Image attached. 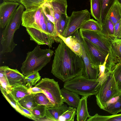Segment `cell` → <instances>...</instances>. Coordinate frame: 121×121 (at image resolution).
I'll return each instance as SVG.
<instances>
[{"instance_id":"41","label":"cell","mask_w":121,"mask_h":121,"mask_svg":"<svg viewBox=\"0 0 121 121\" xmlns=\"http://www.w3.org/2000/svg\"><path fill=\"white\" fill-rule=\"evenodd\" d=\"M17 103L19 108L27 115L28 118L34 120L38 121L37 119L30 110L22 106L17 101Z\"/></svg>"},{"instance_id":"32","label":"cell","mask_w":121,"mask_h":121,"mask_svg":"<svg viewBox=\"0 0 121 121\" xmlns=\"http://www.w3.org/2000/svg\"><path fill=\"white\" fill-rule=\"evenodd\" d=\"M68 109L59 117L58 121H73L77 109L69 106Z\"/></svg>"},{"instance_id":"7","label":"cell","mask_w":121,"mask_h":121,"mask_svg":"<svg viewBox=\"0 0 121 121\" xmlns=\"http://www.w3.org/2000/svg\"><path fill=\"white\" fill-rule=\"evenodd\" d=\"M22 25L37 29L51 36L48 32L44 14L41 7L23 12Z\"/></svg>"},{"instance_id":"40","label":"cell","mask_w":121,"mask_h":121,"mask_svg":"<svg viewBox=\"0 0 121 121\" xmlns=\"http://www.w3.org/2000/svg\"><path fill=\"white\" fill-rule=\"evenodd\" d=\"M114 37L118 38H121V19L114 25Z\"/></svg>"},{"instance_id":"31","label":"cell","mask_w":121,"mask_h":121,"mask_svg":"<svg viewBox=\"0 0 121 121\" xmlns=\"http://www.w3.org/2000/svg\"><path fill=\"white\" fill-rule=\"evenodd\" d=\"M36 102L38 105L45 106L46 107L54 106L53 105L45 94L42 92L34 94Z\"/></svg>"},{"instance_id":"34","label":"cell","mask_w":121,"mask_h":121,"mask_svg":"<svg viewBox=\"0 0 121 121\" xmlns=\"http://www.w3.org/2000/svg\"><path fill=\"white\" fill-rule=\"evenodd\" d=\"M102 11V20L106 18L115 0H99Z\"/></svg>"},{"instance_id":"35","label":"cell","mask_w":121,"mask_h":121,"mask_svg":"<svg viewBox=\"0 0 121 121\" xmlns=\"http://www.w3.org/2000/svg\"><path fill=\"white\" fill-rule=\"evenodd\" d=\"M0 90L4 97L11 105L18 112L22 115L28 118L27 115L19 108L17 102L14 99L10 94H8L2 90Z\"/></svg>"},{"instance_id":"5","label":"cell","mask_w":121,"mask_h":121,"mask_svg":"<svg viewBox=\"0 0 121 121\" xmlns=\"http://www.w3.org/2000/svg\"><path fill=\"white\" fill-rule=\"evenodd\" d=\"M103 79L99 78L95 80L89 79L81 75L64 82V88L82 96L95 95Z\"/></svg>"},{"instance_id":"37","label":"cell","mask_w":121,"mask_h":121,"mask_svg":"<svg viewBox=\"0 0 121 121\" xmlns=\"http://www.w3.org/2000/svg\"><path fill=\"white\" fill-rule=\"evenodd\" d=\"M41 77L38 72H35L25 76L26 86L29 88L35 85L41 79Z\"/></svg>"},{"instance_id":"17","label":"cell","mask_w":121,"mask_h":121,"mask_svg":"<svg viewBox=\"0 0 121 121\" xmlns=\"http://www.w3.org/2000/svg\"><path fill=\"white\" fill-rule=\"evenodd\" d=\"M65 104L57 106L46 107L45 117L46 121H58L59 117L68 108Z\"/></svg>"},{"instance_id":"46","label":"cell","mask_w":121,"mask_h":121,"mask_svg":"<svg viewBox=\"0 0 121 121\" xmlns=\"http://www.w3.org/2000/svg\"><path fill=\"white\" fill-rule=\"evenodd\" d=\"M121 95V93H120L119 94V95Z\"/></svg>"},{"instance_id":"14","label":"cell","mask_w":121,"mask_h":121,"mask_svg":"<svg viewBox=\"0 0 121 121\" xmlns=\"http://www.w3.org/2000/svg\"><path fill=\"white\" fill-rule=\"evenodd\" d=\"M78 30L76 31L72 35L65 37L58 34L60 37L68 47L77 55L82 57L83 50L80 40L78 37Z\"/></svg>"},{"instance_id":"18","label":"cell","mask_w":121,"mask_h":121,"mask_svg":"<svg viewBox=\"0 0 121 121\" xmlns=\"http://www.w3.org/2000/svg\"><path fill=\"white\" fill-rule=\"evenodd\" d=\"M61 90L64 102L70 106L77 108L81 99L79 95L64 88Z\"/></svg>"},{"instance_id":"25","label":"cell","mask_w":121,"mask_h":121,"mask_svg":"<svg viewBox=\"0 0 121 121\" xmlns=\"http://www.w3.org/2000/svg\"><path fill=\"white\" fill-rule=\"evenodd\" d=\"M80 29L97 32H101L102 28L101 25L98 21L93 19H90L82 25Z\"/></svg>"},{"instance_id":"15","label":"cell","mask_w":121,"mask_h":121,"mask_svg":"<svg viewBox=\"0 0 121 121\" xmlns=\"http://www.w3.org/2000/svg\"><path fill=\"white\" fill-rule=\"evenodd\" d=\"M79 34L78 37L83 50L82 55V57L83 58L85 67V70L83 75L89 79H97L98 78L99 73V66L94 65L91 64L85 53L81 41V37Z\"/></svg>"},{"instance_id":"11","label":"cell","mask_w":121,"mask_h":121,"mask_svg":"<svg viewBox=\"0 0 121 121\" xmlns=\"http://www.w3.org/2000/svg\"><path fill=\"white\" fill-rule=\"evenodd\" d=\"M20 4L19 2L4 1L0 5V27L4 28L9 18Z\"/></svg>"},{"instance_id":"4","label":"cell","mask_w":121,"mask_h":121,"mask_svg":"<svg viewBox=\"0 0 121 121\" xmlns=\"http://www.w3.org/2000/svg\"><path fill=\"white\" fill-rule=\"evenodd\" d=\"M79 32L81 38L88 40L106 53L109 54L107 68L111 69L115 65L112 48V41L115 37L108 36L102 32L80 29Z\"/></svg>"},{"instance_id":"20","label":"cell","mask_w":121,"mask_h":121,"mask_svg":"<svg viewBox=\"0 0 121 121\" xmlns=\"http://www.w3.org/2000/svg\"><path fill=\"white\" fill-rule=\"evenodd\" d=\"M103 110L112 115L116 114L121 112V95L110 100Z\"/></svg>"},{"instance_id":"2","label":"cell","mask_w":121,"mask_h":121,"mask_svg":"<svg viewBox=\"0 0 121 121\" xmlns=\"http://www.w3.org/2000/svg\"><path fill=\"white\" fill-rule=\"evenodd\" d=\"M54 52L50 48L42 49L37 45L27 53L21 68L22 73L26 76L41 70L50 62Z\"/></svg>"},{"instance_id":"3","label":"cell","mask_w":121,"mask_h":121,"mask_svg":"<svg viewBox=\"0 0 121 121\" xmlns=\"http://www.w3.org/2000/svg\"><path fill=\"white\" fill-rule=\"evenodd\" d=\"M24 8L22 4L19 5L9 18L2 31L0 41L2 47L0 53L2 54L12 52L17 45L14 41V34L22 23Z\"/></svg>"},{"instance_id":"33","label":"cell","mask_w":121,"mask_h":121,"mask_svg":"<svg viewBox=\"0 0 121 121\" xmlns=\"http://www.w3.org/2000/svg\"><path fill=\"white\" fill-rule=\"evenodd\" d=\"M44 15L48 32L55 42L60 43L62 40L57 35L54 24L50 21L44 14Z\"/></svg>"},{"instance_id":"19","label":"cell","mask_w":121,"mask_h":121,"mask_svg":"<svg viewBox=\"0 0 121 121\" xmlns=\"http://www.w3.org/2000/svg\"><path fill=\"white\" fill-rule=\"evenodd\" d=\"M88 96H82L77 108V120L78 121H86L90 116L88 111L87 99Z\"/></svg>"},{"instance_id":"44","label":"cell","mask_w":121,"mask_h":121,"mask_svg":"<svg viewBox=\"0 0 121 121\" xmlns=\"http://www.w3.org/2000/svg\"><path fill=\"white\" fill-rule=\"evenodd\" d=\"M5 1H13L15 2H19V1L18 0H3Z\"/></svg>"},{"instance_id":"38","label":"cell","mask_w":121,"mask_h":121,"mask_svg":"<svg viewBox=\"0 0 121 121\" xmlns=\"http://www.w3.org/2000/svg\"><path fill=\"white\" fill-rule=\"evenodd\" d=\"M37 119L38 121L44 117L46 113V107L44 105H38L30 111Z\"/></svg>"},{"instance_id":"12","label":"cell","mask_w":121,"mask_h":121,"mask_svg":"<svg viewBox=\"0 0 121 121\" xmlns=\"http://www.w3.org/2000/svg\"><path fill=\"white\" fill-rule=\"evenodd\" d=\"M26 30L31 40L34 41L38 45H45L50 48L52 47L55 41L51 36L33 28H26Z\"/></svg>"},{"instance_id":"13","label":"cell","mask_w":121,"mask_h":121,"mask_svg":"<svg viewBox=\"0 0 121 121\" xmlns=\"http://www.w3.org/2000/svg\"><path fill=\"white\" fill-rule=\"evenodd\" d=\"M49 2L53 9L54 19V26L57 35L59 33L60 16L62 14H67L66 0H50Z\"/></svg>"},{"instance_id":"28","label":"cell","mask_w":121,"mask_h":121,"mask_svg":"<svg viewBox=\"0 0 121 121\" xmlns=\"http://www.w3.org/2000/svg\"><path fill=\"white\" fill-rule=\"evenodd\" d=\"M0 90L8 94L10 93L12 87L9 83L3 66L0 67Z\"/></svg>"},{"instance_id":"1","label":"cell","mask_w":121,"mask_h":121,"mask_svg":"<svg viewBox=\"0 0 121 121\" xmlns=\"http://www.w3.org/2000/svg\"><path fill=\"white\" fill-rule=\"evenodd\" d=\"M85 69L82 57L70 49L62 41L55 49L51 73L65 82L83 75Z\"/></svg>"},{"instance_id":"24","label":"cell","mask_w":121,"mask_h":121,"mask_svg":"<svg viewBox=\"0 0 121 121\" xmlns=\"http://www.w3.org/2000/svg\"><path fill=\"white\" fill-rule=\"evenodd\" d=\"M17 102L22 106L30 111L38 105L34 94H32L26 96Z\"/></svg>"},{"instance_id":"42","label":"cell","mask_w":121,"mask_h":121,"mask_svg":"<svg viewBox=\"0 0 121 121\" xmlns=\"http://www.w3.org/2000/svg\"><path fill=\"white\" fill-rule=\"evenodd\" d=\"M108 56L109 54L107 56L105 60L104 63L99 65V73L98 75V78L102 76L104 73L106 68L107 61Z\"/></svg>"},{"instance_id":"6","label":"cell","mask_w":121,"mask_h":121,"mask_svg":"<svg viewBox=\"0 0 121 121\" xmlns=\"http://www.w3.org/2000/svg\"><path fill=\"white\" fill-rule=\"evenodd\" d=\"M119 94L112 70L106 69L100 86L95 95L97 104L103 110L108 103Z\"/></svg>"},{"instance_id":"43","label":"cell","mask_w":121,"mask_h":121,"mask_svg":"<svg viewBox=\"0 0 121 121\" xmlns=\"http://www.w3.org/2000/svg\"><path fill=\"white\" fill-rule=\"evenodd\" d=\"M30 89L31 94H33L41 92L43 93V91L40 88L35 86L32 87L30 88Z\"/></svg>"},{"instance_id":"8","label":"cell","mask_w":121,"mask_h":121,"mask_svg":"<svg viewBox=\"0 0 121 121\" xmlns=\"http://www.w3.org/2000/svg\"><path fill=\"white\" fill-rule=\"evenodd\" d=\"M40 88L54 106L64 104V98L62 95L58 82L53 79L45 78H42L35 85Z\"/></svg>"},{"instance_id":"36","label":"cell","mask_w":121,"mask_h":121,"mask_svg":"<svg viewBox=\"0 0 121 121\" xmlns=\"http://www.w3.org/2000/svg\"><path fill=\"white\" fill-rule=\"evenodd\" d=\"M111 70L112 71L120 94L121 93V63H119L116 64Z\"/></svg>"},{"instance_id":"26","label":"cell","mask_w":121,"mask_h":121,"mask_svg":"<svg viewBox=\"0 0 121 121\" xmlns=\"http://www.w3.org/2000/svg\"><path fill=\"white\" fill-rule=\"evenodd\" d=\"M87 121H121V114L104 116L96 113L93 116H90Z\"/></svg>"},{"instance_id":"16","label":"cell","mask_w":121,"mask_h":121,"mask_svg":"<svg viewBox=\"0 0 121 121\" xmlns=\"http://www.w3.org/2000/svg\"><path fill=\"white\" fill-rule=\"evenodd\" d=\"M7 78L10 86L12 87L26 84L25 77L23 74L17 69H12L8 66H3Z\"/></svg>"},{"instance_id":"21","label":"cell","mask_w":121,"mask_h":121,"mask_svg":"<svg viewBox=\"0 0 121 121\" xmlns=\"http://www.w3.org/2000/svg\"><path fill=\"white\" fill-rule=\"evenodd\" d=\"M14 99L17 101L26 96L31 94L30 88L22 85L13 87L10 93Z\"/></svg>"},{"instance_id":"30","label":"cell","mask_w":121,"mask_h":121,"mask_svg":"<svg viewBox=\"0 0 121 121\" xmlns=\"http://www.w3.org/2000/svg\"><path fill=\"white\" fill-rule=\"evenodd\" d=\"M101 32L109 36H113L114 32V25L109 18H106L102 21Z\"/></svg>"},{"instance_id":"29","label":"cell","mask_w":121,"mask_h":121,"mask_svg":"<svg viewBox=\"0 0 121 121\" xmlns=\"http://www.w3.org/2000/svg\"><path fill=\"white\" fill-rule=\"evenodd\" d=\"M50 0H18L26 10L32 9L41 7L47 1Z\"/></svg>"},{"instance_id":"39","label":"cell","mask_w":121,"mask_h":121,"mask_svg":"<svg viewBox=\"0 0 121 121\" xmlns=\"http://www.w3.org/2000/svg\"><path fill=\"white\" fill-rule=\"evenodd\" d=\"M69 17L67 14H62L61 15L60 21L58 34L61 35L66 29L68 24Z\"/></svg>"},{"instance_id":"45","label":"cell","mask_w":121,"mask_h":121,"mask_svg":"<svg viewBox=\"0 0 121 121\" xmlns=\"http://www.w3.org/2000/svg\"><path fill=\"white\" fill-rule=\"evenodd\" d=\"M119 1L121 4V0H119Z\"/></svg>"},{"instance_id":"27","label":"cell","mask_w":121,"mask_h":121,"mask_svg":"<svg viewBox=\"0 0 121 121\" xmlns=\"http://www.w3.org/2000/svg\"><path fill=\"white\" fill-rule=\"evenodd\" d=\"M112 48L116 65L121 63V38L114 37L112 41Z\"/></svg>"},{"instance_id":"10","label":"cell","mask_w":121,"mask_h":121,"mask_svg":"<svg viewBox=\"0 0 121 121\" xmlns=\"http://www.w3.org/2000/svg\"><path fill=\"white\" fill-rule=\"evenodd\" d=\"M86 55L92 65L97 66L103 64L108 55L89 41L81 37Z\"/></svg>"},{"instance_id":"9","label":"cell","mask_w":121,"mask_h":121,"mask_svg":"<svg viewBox=\"0 0 121 121\" xmlns=\"http://www.w3.org/2000/svg\"><path fill=\"white\" fill-rule=\"evenodd\" d=\"M90 19V13L87 9L73 11L69 17L67 27L61 35L65 37L72 35L86 22Z\"/></svg>"},{"instance_id":"23","label":"cell","mask_w":121,"mask_h":121,"mask_svg":"<svg viewBox=\"0 0 121 121\" xmlns=\"http://www.w3.org/2000/svg\"><path fill=\"white\" fill-rule=\"evenodd\" d=\"M91 14L101 25L102 11L99 0H90Z\"/></svg>"},{"instance_id":"22","label":"cell","mask_w":121,"mask_h":121,"mask_svg":"<svg viewBox=\"0 0 121 121\" xmlns=\"http://www.w3.org/2000/svg\"><path fill=\"white\" fill-rule=\"evenodd\" d=\"M106 18L110 19L114 25L121 19V4L119 0H115Z\"/></svg>"}]
</instances>
